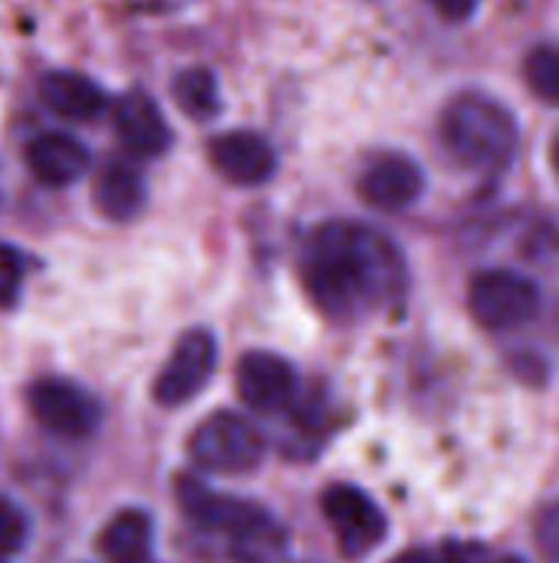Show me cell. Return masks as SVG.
I'll list each match as a JSON object with an SVG mask.
<instances>
[{
	"mask_svg": "<svg viewBox=\"0 0 559 563\" xmlns=\"http://www.w3.org/2000/svg\"><path fill=\"white\" fill-rule=\"evenodd\" d=\"M26 277V261L16 247L0 244V307H10L23 287Z\"/></svg>",
	"mask_w": 559,
	"mask_h": 563,
	"instance_id": "ffe728a7",
	"label": "cell"
},
{
	"mask_svg": "<svg viewBox=\"0 0 559 563\" xmlns=\"http://www.w3.org/2000/svg\"><path fill=\"white\" fill-rule=\"evenodd\" d=\"M303 284L323 313L356 320L399 300L405 290V261L382 231L356 221H329L306 244Z\"/></svg>",
	"mask_w": 559,
	"mask_h": 563,
	"instance_id": "6da1fadb",
	"label": "cell"
},
{
	"mask_svg": "<svg viewBox=\"0 0 559 563\" xmlns=\"http://www.w3.org/2000/svg\"><path fill=\"white\" fill-rule=\"evenodd\" d=\"M422 191L425 175L409 155H382L359 178V195L379 211H405L422 198Z\"/></svg>",
	"mask_w": 559,
	"mask_h": 563,
	"instance_id": "30bf717a",
	"label": "cell"
},
{
	"mask_svg": "<svg viewBox=\"0 0 559 563\" xmlns=\"http://www.w3.org/2000/svg\"><path fill=\"white\" fill-rule=\"evenodd\" d=\"M191 459L211 475H244L260 465L264 439L247 419L234 412H217L194 429Z\"/></svg>",
	"mask_w": 559,
	"mask_h": 563,
	"instance_id": "277c9868",
	"label": "cell"
},
{
	"mask_svg": "<svg viewBox=\"0 0 559 563\" xmlns=\"http://www.w3.org/2000/svg\"><path fill=\"white\" fill-rule=\"evenodd\" d=\"M534 534H537V548H540V554H544L550 563H559V498L557 501H550V505L540 511Z\"/></svg>",
	"mask_w": 559,
	"mask_h": 563,
	"instance_id": "44dd1931",
	"label": "cell"
},
{
	"mask_svg": "<svg viewBox=\"0 0 559 563\" xmlns=\"http://www.w3.org/2000/svg\"><path fill=\"white\" fill-rule=\"evenodd\" d=\"M26 165L36 175V181L49 188H66L79 181L82 172L89 168V148L66 132H46L30 142Z\"/></svg>",
	"mask_w": 559,
	"mask_h": 563,
	"instance_id": "4fadbf2b",
	"label": "cell"
},
{
	"mask_svg": "<svg viewBox=\"0 0 559 563\" xmlns=\"http://www.w3.org/2000/svg\"><path fill=\"white\" fill-rule=\"evenodd\" d=\"M30 412L49 435L69 442L89 439L102 422L99 402L82 386L66 379H40L30 389Z\"/></svg>",
	"mask_w": 559,
	"mask_h": 563,
	"instance_id": "5b68a950",
	"label": "cell"
},
{
	"mask_svg": "<svg viewBox=\"0 0 559 563\" xmlns=\"http://www.w3.org/2000/svg\"><path fill=\"white\" fill-rule=\"evenodd\" d=\"M497 563H524L521 558H504V561H497Z\"/></svg>",
	"mask_w": 559,
	"mask_h": 563,
	"instance_id": "d4e9b609",
	"label": "cell"
},
{
	"mask_svg": "<svg viewBox=\"0 0 559 563\" xmlns=\"http://www.w3.org/2000/svg\"><path fill=\"white\" fill-rule=\"evenodd\" d=\"M115 132H119L122 145L138 158H155L171 142V132H168V122H165L158 102L142 89L125 92L119 99V106H115Z\"/></svg>",
	"mask_w": 559,
	"mask_h": 563,
	"instance_id": "7c38bea8",
	"label": "cell"
},
{
	"mask_svg": "<svg viewBox=\"0 0 559 563\" xmlns=\"http://www.w3.org/2000/svg\"><path fill=\"white\" fill-rule=\"evenodd\" d=\"M30 538V521L23 515V508L16 501L0 498V561L13 558Z\"/></svg>",
	"mask_w": 559,
	"mask_h": 563,
	"instance_id": "d6986e66",
	"label": "cell"
},
{
	"mask_svg": "<svg viewBox=\"0 0 559 563\" xmlns=\"http://www.w3.org/2000/svg\"><path fill=\"white\" fill-rule=\"evenodd\" d=\"M211 162L227 181L244 185V188L264 185L277 168V155H273L270 142L257 132L217 135L211 142Z\"/></svg>",
	"mask_w": 559,
	"mask_h": 563,
	"instance_id": "8fae6325",
	"label": "cell"
},
{
	"mask_svg": "<svg viewBox=\"0 0 559 563\" xmlns=\"http://www.w3.org/2000/svg\"><path fill=\"white\" fill-rule=\"evenodd\" d=\"M214 366H217V340L208 330L185 333L178 346L171 350L168 363L161 366V373L155 376V386H152L155 402L165 409L185 406L208 386Z\"/></svg>",
	"mask_w": 559,
	"mask_h": 563,
	"instance_id": "8992f818",
	"label": "cell"
},
{
	"mask_svg": "<svg viewBox=\"0 0 559 563\" xmlns=\"http://www.w3.org/2000/svg\"><path fill=\"white\" fill-rule=\"evenodd\" d=\"M540 287L517 274V271H481L471 287H468V307L471 317L494 333H507L517 330L524 323H530L540 313Z\"/></svg>",
	"mask_w": 559,
	"mask_h": 563,
	"instance_id": "3957f363",
	"label": "cell"
},
{
	"mask_svg": "<svg viewBox=\"0 0 559 563\" xmlns=\"http://www.w3.org/2000/svg\"><path fill=\"white\" fill-rule=\"evenodd\" d=\"M92 201L109 221H128L145 205V181L132 165L109 162L92 185Z\"/></svg>",
	"mask_w": 559,
	"mask_h": 563,
	"instance_id": "9a60e30c",
	"label": "cell"
},
{
	"mask_svg": "<svg viewBox=\"0 0 559 563\" xmlns=\"http://www.w3.org/2000/svg\"><path fill=\"white\" fill-rule=\"evenodd\" d=\"M392 563H438V558H435V554H428V551H422V548H415V551L399 554Z\"/></svg>",
	"mask_w": 559,
	"mask_h": 563,
	"instance_id": "cb8c5ba5",
	"label": "cell"
},
{
	"mask_svg": "<svg viewBox=\"0 0 559 563\" xmlns=\"http://www.w3.org/2000/svg\"><path fill=\"white\" fill-rule=\"evenodd\" d=\"M524 79L537 99L559 106V46H534L524 59Z\"/></svg>",
	"mask_w": 559,
	"mask_h": 563,
	"instance_id": "ac0fdd59",
	"label": "cell"
},
{
	"mask_svg": "<svg viewBox=\"0 0 559 563\" xmlns=\"http://www.w3.org/2000/svg\"><path fill=\"white\" fill-rule=\"evenodd\" d=\"M438 563H494V561H491V551H488L484 544H474V541H451V544H445L441 561Z\"/></svg>",
	"mask_w": 559,
	"mask_h": 563,
	"instance_id": "7402d4cb",
	"label": "cell"
},
{
	"mask_svg": "<svg viewBox=\"0 0 559 563\" xmlns=\"http://www.w3.org/2000/svg\"><path fill=\"white\" fill-rule=\"evenodd\" d=\"M445 20H451V23H461V20H471L474 16V10H478V3L481 0H428Z\"/></svg>",
	"mask_w": 559,
	"mask_h": 563,
	"instance_id": "603a6c76",
	"label": "cell"
},
{
	"mask_svg": "<svg viewBox=\"0 0 559 563\" xmlns=\"http://www.w3.org/2000/svg\"><path fill=\"white\" fill-rule=\"evenodd\" d=\"M323 515H326L329 528L336 531L339 551L346 558H362V554L376 551L385 538V528H389L379 505L353 485L326 488Z\"/></svg>",
	"mask_w": 559,
	"mask_h": 563,
	"instance_id": "ba28073f",
	"label": "cell"
},
{
	"mask_svg": "<svg viewBox=\"0 0 559 563\" xmlns=\"http://www.w3.org/2000/svg\"><path fill=\"white\" fill-rule=\"evenodd\" d=\"M152 538H155L152 518L145 511L128 508L105 525L99 538V551L109 563H148Z\"/></svg>",
	"mask_w": 559,
	"mask_h": 563,
	"instance_id": "2e32d148",
	"label": "cell"
},
{
	"mask_svg": "<svg viewBox=\"0 0 559 563\" xmlns=\"http://www.w3.org/2000/svg\"><path fill=\"white\" fill-rule=\"evenodd\" d=\"M171 96H175L178 109L191 119H211L221 109V89H217V76L211 69H185L175 79Z\"/></svg>",
	"mask_w": 559,
	"mask_h": 563,
	"instance_id": "e0dca14e",
	"label": "cell"
},
{
	"mask_svg": "<svg viewBox=\"0 0 559 563\" xmlns=\"http://www.w3.org/2000/svg\"><path fill=\"white\" fill-rule=\"evenodd\" d=\"M175 498H178L181 515L191 525H198L201 531H211V534H227V541L244 538L247 531H254L260 521L270 518L264 508L231 498V495H221V492H211L198 478H185V475L175 482Z\"/></svg>",
	"mask_w": 559,
	"mask_h": 563,
	"instance_id": "52a82bcc",
	"label": "cell"
},
{
	"mask_svg": "<svg viewBox=\"0 0 559 563\" xmlns=\"http://www.w3.org/2000/svg\"><path fill=\"white\" fill-rule=\"evenodd\" d=\"M40 99L46 102L49 112L72 119V122H89L102 115L109 106V96L102 92V86L79 73H46L40 82Z\"/></svg>",
	"mask_w": 559,
	"mask_h": 563,
	"instance_id": "5bb4252c",
	"label": "cell"
},
{
	"mask_svg": "<svg viewBox=\"0 0 559 563\" xmlns=\"http://www.w3.org/2000/svg\"><path fill=\"white\" fill-rule=\"evenodd\" d=\"M237 396L254 412H277L297 396V373L283 356L250 350L237 363Z\"/></svg>",
	"mask_w": 559,
	"mask_h": 563,
	"instance_id": "9c48e42d",
	"label": "cell"
},
{
	"mask_svg": "<svg viewBox=\"0 0 559 563\" xmlns=\"http://www.w3.org/2000/svg\"><path fill=\"white\" fill-rule=\"evenodd\" d=\"M517 119L491 96L465 92L441 115V142L448 155L474 172L504 168L517 148Z\"/></svg>",
	"mask_w": 559,
	"mask_h": 563,
	"instance_id": "7a4b0ae2",
	"label": "cell"
}]
</instances>
